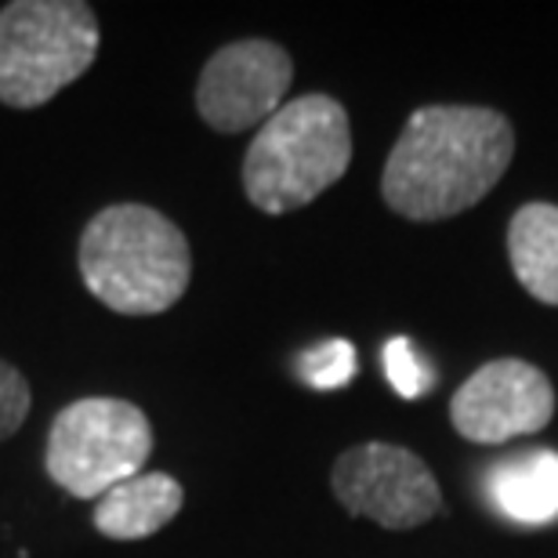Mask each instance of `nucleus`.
<instances>
[{
	"label": "nucleus",
	"instance_id": "f257e3e1",
	"mask_svg": "<svg viewBox=\"0 0 558 558\" xmlns=\"http://www.w3.org/2000/svg\"><path fill=\"white\" fill-rule=\"evenodd\" d=\"M515 156V128L486 106H421L381 174L385 204L410 221H442L475 207Z\"/></svg>",
	"mask_w": 558,
	"mask_h": 558
},
{
	"label": "nucleus",
	"instance_id": "f03ea898",
	"mask_svg": "<svg viewBox=\"0 0 558 558\" xmlns=\"http://www.w3.org/2000/svg\"><path fill=\"white\" fill-rule=\"evenodd\" d=\"M81 279L120 316H160L189 290L193 254L185 232L145 204H113L87 221Z\"/></svg>",
	"mask_w": 558,
	"mask_h": 558
},
{
	"label": "nucleus",
	"instance_id": "7ed1b4c3",
	"mask_svg": "<svg viewBox=\"0 0 558 558\" xmlns=\"http://www.w3.org/2000/svg\"><path fill=\"white\" fill-rule=\"evenodd\" d=\"M352 163L349 113L330 95H301L254 135L243 160L247 199L265 215H290L323 196Z\"/></svg>",
	"mask_w": 558,
	"mask_h": 558
},
{
	"label": "nucleus",
	"instance_id": "20e7f679",
	"mask_svg": "<svg viewBox=\"0 0 558 558\" xmlns=\"http://www.w3.org/2000/svg\"><path fill=\"white\" fill-rule=\"evenodd\" d=\"M98 19L81 0H15L0 8V102L40 109L92 70Z\"/></svg>",
	"mask_w": 558,
	"mask_h": 558
},
{
	"label": "nucleus",
	"instance_id": "39448f33",
	"mask_svg": "<svg viewBox=\"0 0 558 558\" xmlns=\"http://www.w3.org/2000/svg\"><path fill=\"white\" fill-rule=\"evenodd\" d=\"M153 453L149 417L135 403L87 396L59 410L48 432V475L76 500H98L124 478L145 472Z\"/></svg>",
	"mask_w": 558,
	"mask_h": 558
},
{
	"label": "nucleus",
	"instance_id": "423d86ee",
	"mask_svg": "<svg viewBox=\"0 0 558 558\" xmlns=\"http://www.w3.org/2000/svg\"><path fill=\"white\" fill-rule=\"evenodd\" d=\"M330 486L349 515L371 519L385 530H414L442 508L432 468L414 450L392 442L344 450L333 464Z\"/></svg>",
	"mask_w": 558,
	"mask_h": 558
},
{
	"label": "nucleus",
	"instance_id": "0eeeda50",
	"mask_svg": "<svg viewBox=\"0 0 558 558\" xmlns=\"http://www.w3.org/2000/svg\"><path fill=\"white\" fill-rule=\"evenodd\" d=\"M294 62L272 40H236L210 54L196 84V113L221 135L262 128L287 106Z\"/></svg>",
	"mask_w": 558,
	"mask_h": 558
},
{
	"label": "nucleus",
	"instance_id": "6e6552de",
	"mask_svg": "<svg viewBox=\"0 0 558 558\" xmlns=\"http://www.w3.org/2000/svg\"><path fill=\"white\" fill-rule=\"evenodd\" d=\"M555 417V388L526 360L483 363L450 399L457 435L478 446H500L541 432Z\"/></svg>",
	"mask_w": 558,
	"mask_h": 558
},
{
	"label": "nucleus",
	"instance_id": "1a4fd4ad",
	"mask_svg": "<svg viewBox=\"0 0 558 558\" xmlns=\"http://www.w3.org/2000/svg\"><path fill=\"white\" fill-rule=\"evenodd\" d=\"M185 505V489L167 472L124 478L95 505V530L109 541H142L163 530Z\"/></svg>",
	"mask_w": 558,
	"mask_h": 558
},
{
	"label": "nucleus",
	"instance_id": "9d476101",
	"mask_svg": "<svg viewBox=\"0 0 558 558\" xmlns=\"http://www.w3.org/2000/svg\"><path fill=\"white\" fill-rule=\"evenodd\" d=\"M489 497L522 526H548L558 519V453L530 450L500 461L489 472Z\"/></svg>",
	"mask_w": 558,
	"mask_h": 558
},
{
	"label": "nucleus",
	"instance_id": "9b49d317",
	"mask_svg": "<svg viewBox=\"0 0 558 558\" xmlns=\"http://www.w3.org/2000/svg\"><path fill=\"white\" fill-rule=\"evenodd\" d=\"M508 258L515 279L544 305H558V207L526 204L508 226Z\"/></svg>",
	"mask_w": 558,
	"mask_h": 558
},
{
	"label": "nucleus",
	"instance_id": "f8f14e48",
	"mask_svg": "<svg viewBox=\"0 0 558 558\" xmlns=\"http://www.w3.org/2000/svg\"><path fill=\"white\" fill-rule=\"evenodd\" d=\"M298 377L316 392H338L360 374V360H355V344L344 338H330L323 344H312L294 360Z\"/></svg>",
	"mask_w": 558,
	"mask_h": 558
},
{
	"label": "nucleus",
	"instance_id": "ddd939ff",
	"mask_svg": "<svg viewBox=\"0 0 558 558\" xmlns=\"http://www.w3.org/2000/svg\"><path fill=\"white\" fill-rule=\"evenodd\" d=\"M385 374L403 399L428 396L435 385V366L424 360L410 338H392L385 344Z\"/></svg>",
	"mask_w": 558,
	"mask_h": 558
},
{
	"label": "nucleus",
	"instance_id": "4468645a",
	"mask_svg": "<svg viewBox=\"0 0 558 558\" xmlns=\"http://www.w3.org/2000/svg\"><path fill=\"white\" fill-rule=\"evenodd\" d=\"M29 381L22 377L19 366L0 360V442L11 439L29 417Z\"/></svg>",
	"mask_w": 558,
	"mask_h": 558
}]
</instances>
